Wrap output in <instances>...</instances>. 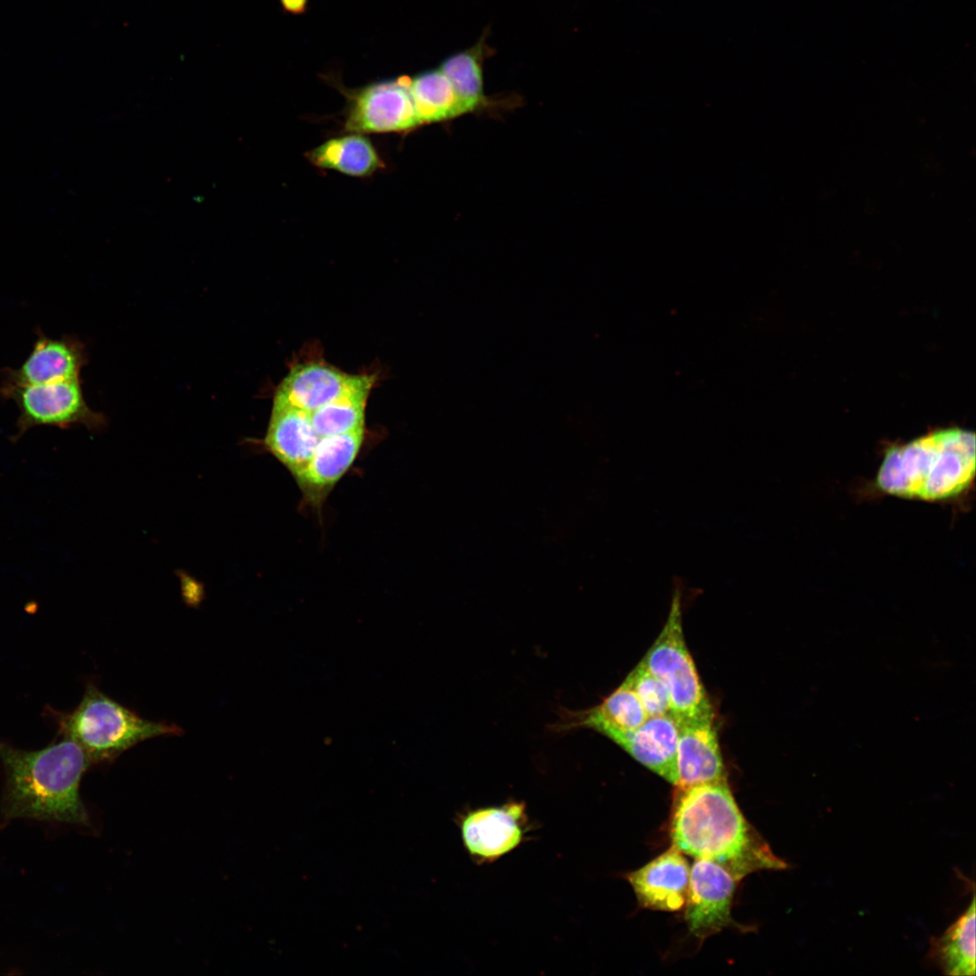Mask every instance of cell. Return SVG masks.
Returning a JSON list of instances; mask_svg holds the SVG:
<instances>
[{
    "instance_id": "cell-1",
    "label": "cell",
    "mask_w": 976,
    "mask_h": 976,
    "mask_svg": "<svg viewBox=\"0 0 976 976\" xmlns=\"http://www.w3.org/2000/svg\"><path fill=\"white\" fill-rule=\"evenodd\" d=\"M677 788L670 833L680 852L716 862L737 881L755 870L787 868L747 823L727 779Z\"/></svg>"
},
{
    "instance_id": "cell-2",
    "label": "cell",
    "mask_w": 976,
    "mask_h": 976,
    "mask_svg": "<svg viewBox=\"0 0 976 976\" xmlns=\"http://www.w3.org/2000/svg\"><path fill=\"white\" fill-rule=\"evenodd\" d=\"M0 758L6 774L1 804L5 820L31 818L88 825L80 800L82 775L91 765L72 738L38 751H23L0 742Z\"/></svg>"
},
{
    "instance_id": "cell-3",
    "label": "cell",
    "mask_w": 976,
    "mask_h": 976,
    "mask_svg": "<svg viewBox=\"0 0 976 976\" xmlns=\"http://www.w3.org/2000/svg\"><path fill=\"white\" fill-rule=\"evenodd\" d=\"M974 474L975 435L955 427L889 447L876 483L895 496L934 502L960 495Z\"/></svg>"
},
{
    "instance_id": "cell-4",
    "label": "cell",
    "mask_w": 976,
    "mask_h": 976,
    "mask_svg": "<svg viewBox=\"0 0 976 976\" xmlns=\"http://www.w3.org/2000/svg\"><path fill=\"white\" fill-rule=\"evenodd\" d=\"M62 725L65 735L84 749L91 764L113 762L151 738L183 734L177 725L144 718L91 684Z\"/></svg>"
},
{
    "instance_id": "cell-5",
    "label": "cell",
    "mask_w": 976,
    "mask_h": 976,
    "mask_svg": "<svg viewBox=\"0 0 976 976\" xmlns=\"http://www.w3.org/2000/svg\"><path fill=\"white\" fill-rule=\"evenodd\" d=\"M680 596V588L677 586L666 623L641 661L666 687L671 700V714L678 723L715 718L708 693L685 642Z\"/></svg>"
},
{
    "instance_id": "cell-6",
    "label": "cell",
    "mask_w": 976,
    "mask_h": 976,
    "mask_svg": "<svg viewBox=\"0 0 976 976\" xmlns=\"http://www.w3.org/2000/svg\"><path fill=\"white\" fill-rule=\"evenodd\" d=\"M0 395L13 399L19 408L17 431L11 437L12 442H17L34 427L68 428L82 425L90 431H97L106 425L104 415L92 410L86 403L80 379L0 388Z\"/></svg>"
},
{
    "instance_id": "cell-7",
    "label": "cell",
    "mask_w": 976,
    "mask_h": 976,
    "mask_svg": "<svg viewBox=\"0 0 976 976\" xmlns=\"http://www.w3.org/2000/svg\"><path fill=\"white\" fill-rule=\"evenodd\" d=\"M410 77L384 80L345 89L344 127L352 133L407 132L420 127L409 92Z\"/></svg>"
},
{
    "instance_id": "cell-8",
    "label": "cell",
    "mask_w": 976,
    "mask_h": 976,
    "mask_svg": "<svg viewBox=\"0 0 976 976\" xmlns=\"http://www.w3.org/2000/svg\"><path fill=\"white\" fill-rule=\"evenodd\" d=\"M737 880L721 865L696 859L690 870L685 920L700 939L731 924V904Z\"/></svg>"
},
{
    "instance_id": "cell-9",
    "label": "cell",
    "mask_w": 976,
    "mask_h": 976,
    "mask_svg": "<svg viewBox=\"0 0 976 976\" xmlns=\"http://www.w3.org/2000/svg\"><path fill=\"white\" fill-rule=\"evenodd\" d=\"M87 361L85 347L78 339L70 335L49 338L39 331L33 350L23 363L17 369L1 370L0 388L80 379V371Z\"/></svg>"
},
{
    "instance_id": "cell-10",
    "label": "cell",
    "mask_w": 976,
    "mask_h": 976,
    "mask_svg": "<svg viewBox=\"0 0 976 976\" xmlns=\"http://www.w3.org/2000/svg\"><path fill=\"white\" fill-rule=\"evenodd\" d=\"M524 820L521 802L471 811L461 821L464 845L477 861H494L521 843Z\"/></svg>"
},
{
    "instance_id": "cell-11",
    "label": "cell",
    "mask_w": 976,
    "mask_h": 976,
    "mask_svg": "<svg viewBox=\"0 0 976 976\" xmlns=\"http://www.w3.org/2000/svg\"><path fill=\"white\" fill-rule=\"evenodd\" d=\"M599 733L611 739L645 767L677 785L679 724L671 714L649 717L633 730L603 728Z\"/></svg>"
},
{
    "instance_id": "cell-12",
    "label": "cell",
    "mask_w": 976,
    "mask_h": 976,
    "mask_svg": "<svg viewBox=\"0 0 976 976\" xmlns=\"http://www.w3.org/2000/svg\"><path fill=\"white\" fill-rule=\"evenodd\" d=\"M690 870L681 852L671 847L627 878L643 907L677 911L686 903Z\"/></svg>"
},
{
    "instance_id": "cell-13",
    "label": "cell",
    "mask_w": 976,
    "mask_h": 976,
    "mask_svg": "<svg viewBox=\"0 0 976 976\" xmlns=\"http://www.w3.org/2000/svg\"><path fill=\"white\" fill-rule=\"evenodd\" d=\"M677 787L726 779L714 718L679 722Z\"/></svg>"
},
{
    "instance_id": "cell-14",
    "label": "cell",
    "mask_w": 976,
    "mask_h": 976,
    "mask_svg": "<svg viewBox=\"0 0 976 976\" xmlns=\"http://www.w3.org/2000/svg\"><path fill=\"white\" fill-rule=\"evenodd\" d=\"M363 429L324 436L306 466L295 476L306 501L320 505L357 457Z\"/></svg>"
},
{
    "instance_id": "cell-15",
    "label": "cell",
    "mask_w": 976,
    "mask_h": 976,
    "mask_svg": "<svg viewBox=\"0 0 976 976\" xmlns=\"http://www.w3.org/2000/svg\"><path fill=\"white\" fill-rule=\"evenodd\" d=\"M321 436L314 430L310 413L273 403L263 447L295 477L312 458Z\"/></svg>"
},
{
    "instance_id": "cell-16",
    "label": "cell",
    "mask_w": 976,
    "mask_h": 976,
    "mask_svg": "<svg viewBox=\"0 0 976 976\" xmlns=\"http://www.w3.org/2000/svg\"><path fill=\"white\" fill-rule=\"evenodd\" d=\"M355 376L320 361L298 363L277 388L273 403L312 413L341 396Z\"/></svg>"
},
{
    "instance_id": "cell-17",
    "label": "cell",
    "mask_w": 976,
    "mask_h": 976,
    "mask_svg": "<svg viewBox=\"0 0 976 976\" xmlns=\"http://www.w3.org/2000/svg\"><path fill=\"white\" fill-rule=\"evenodd\" d=\"M975 896L940 936L930 940L928 958L945 975H975Z\"/></svg>"
},
{
    "instance_id": "cell-18",
    "label": "cell",
    "mask_w": 976,
    "mask_h": 976,
    "mask_svg": "<svg viewBox=\"0 0 976 976\" xmlns=\"http://www.w3.org/2000/svg\"><path fill=\"white\" fill-rule=\"evenodd\" d=\"M305 156L319 168L354 177L369 176L384 166L371 140L359 133L330 138Z\"/></svg>"
},
{
    "instance_id": "cell-19",
    "label": "cell",
    "mask_w": 976,
    "mask_h": 976,
    "mask_svg": "<svg viewBox=\"0 0 976 976\" xmlns=\"http://www.w3.org/2000/svg\"><path fill=\"white\" fill-rule=\"evenodd\" d=\"M373 383L372 375H356L341 396L310 413L311 422L319 436L364 428L365 407Z\"/></svg>"
},
{
    "instance_id": "cell-20",
    "label": "cell",
    "mask_w": 976,
    "mask_h": 976,
    "mask_svg": "<svg viewBox=\"0 0 976 976\" xmlns=\"http://www.w3.org/2000/svg\"><path fill=\"white\" fill-rule=\"evenodd\" d=\"M408 89L420 126L444 122L469 113L438 68L410 78Z\"/></svg>"
},
{
    "instance_id": "cell-21",
    "label": "cell",
    "mask_w": 976,
    "mask_h": 976,
    "mask_svg": "<svg viewBox=\"0 0 976 976\" xmlns=\"http://www.w3.org/2000/svg\"><path fill=\"white\" fill-rule=\"evenodd\" d=\"M490 52L485 35H483L470 48L446 58L438 67L469 113L491 104L484 93L483 84V63Z\"/></svg>"
},
{
    "instance_id": "cell-22",
    "label": "cell",
    "mask_w": 976,
    "mask_h": 976,
    "mask_svg": "<svg viewBox=\"0 0 976 976\" xmlns=\"http://www.w3.org/2000/svg\"><path fill=\"white\" fill-rule=\"evenodd\" d=\"M624 681L634 690L648 717L671 714V700L666 687L642 662Z\"/></svg>"
},
{
    "instance_id": "cell-23",
    "label": "cell",
    "mask_w": 976,
    "mask_h": 976,
    "mask_svg": "<svg viewBox=\"0 0 976 976\" xmlns=\"http://www.w3.org/2000/svg\"><path fill=\"white\" fill-rule=\"evenodd\" d=\"M282 8L291 14H302L307 10L308 0H279Z\"/></svg>"
}]
</instances>
